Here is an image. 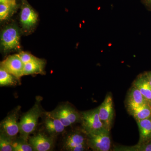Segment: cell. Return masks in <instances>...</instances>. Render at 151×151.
Returning <instances> with one entry per match:
<instances>
[{
    "label": "cell",
    "mask_w": 151,
    "mask_h": 151,
    "mask_svg": "<svg viewBox=\"0 0 151 151\" xmlns=\"http://www.w3.org/2000/svg\"><path fill=\"white\" fill-rule=\"evenodd\" d=\"M125 103L127 110L145 104H150L139 90L133 85L128 92Z\"/></svg>",
    "instance_id": "11"
},
{
    "label": "cell",
    "mask_w": 151,
    "mask_h": 151,
    "mask_svg": "<svg viewBox=\"0 0 151 151\" xmlns=\"http://www.w3.org/2000/svg\"><path fill=\"white\" fill-rule=\"evenodd\" d=\"M45 124L47 131L52 134H60L64 131L65 127L56 118L46 115Z\"/></svg>",
    "instance_id": "16"
},
{
    "label": "cell",
    "mask_w": 151,
    "mask_h": 151,
    "mask_svg": "<svg viewBox=\"0 0 151 151\" xmlns=\"http://www.w3.org/2000/svg\"><path fill=\"white\" fill-rule=\"evenodd\" d=\"M80 122L82 131L86 134L104 128L99 117L98 107L93 110L81 112Z\"/></svg>",
    "instance_id": "5"
},
{
    "label": "cell",
    "mask_w": 151,
    "mask_h": 151,
    "mask_svg": "<svg viewBox=\"0 0 151 151\" xmlns=\"http://www.w3.org/2000/svg\"><path fill=\"white\" fill-rule=\"evenodd\" d=\"M41 113L39 105L36 103L22 117L19 124V133L23 140L27 141L29 135L35 131Z\"/></svg>",
    "instance_id": "1"
},
{
    "label": "cell",
    "mask_w": 151,
    "mask_h": 151,
    "mask_svg": "<svg viewBox=\"0 0 151 151\" xmlns=\"http://www.w3.org/2000/svg\"><path fill=\"white\" fill-rule=\"evenodd\" d=\"M19 109L9 114L1 123V134L12 139L20 132L19 124L18 122Z\"/></svg>",
    "instance_id": "8"
},
{
    "label": "cell",
    "mask_w": 151,
    "mask_h": 151,
    "mask_svg": "<svg viewBox=\"0 0 151 151\" xmlns=\"http://www.w3.org/2000/svg\"><path fill=\"white\" fill-rule=\"evenodd\" d=\"M139 132V139L138 144H145L151 141V117L136 121Z\"/></svg>",
    "instance_id": "14"
},
{
    "label": "cell",
    "mask_w": 151,
    "mask_h": 151,
    "mask_svg": "<svg viewBox=\"0 0 151 151\" xmlns=\"http://www.w3.org/2000/svg\"><path fill=\"white\" fill-rule=\"evenodd\" d=\"M151 105V86L144 73L138 76L133 83Z\"/></svg>",
    "instance_id": "13"
},
{
    "label": "cell",
    "mask_w": 151,
    "mask_h": 151,
    "mask_svg": "<svg viewBox=\"0 0 151 151\" xmlns=\"http://www.w3.org/2000/svg\"><path fill=\"white\" fill-rule=\"evenodd\" d=\"M127 111L136 121L151 117V105L150 104H145Z\"/></svg>",
    "instance_id": "17"
},
{
    "label": "cell",
    "mask_w": 151,
    "mask_h": 151,
    "mask_svg": "<svg viewBox=\"0 0 151 151\" xmlns=\"http://www.w3.org/2000/svg\"><path fill=\"white\" fill-rule=\"evenodd\" d=\"M20 21L23 29L26 31L32 29L36 24L37 14L27 0H20Z\"/></svg>",
    "instance_id": "7"
},
{
    "label": "cell",
    "mask_w": 151,
    "mask_h": 151,
    "mask_svg": "<svg viewBox=\"0 0 151 151\" xmlns=\"http://www.w3.org/2000/svg\"><path fill=\"white\" fill-rule=\"evenodd\" d=\"M0 3L7 4H18L16 0H0Z\"/></svg>",
    "instance_id": "25"
},
{
    "label": "cell",
    "mask_w": 151,
    "mask_h": 151,
    "mask_svg": "<svg viewBox=\"0 0 151 151\" xmlns=\"http://www.w3.org/2000/svg\"><path fill=\"white\" fill-rule=\"evenodd\" d=\"M18 55L21 60L22 62L24 64H26L28 63L31 62L33 60L38 59L37 58L34 56L33 55L26 52L22 51L20 52Z\"/></svg>",
    "instance_id": "23"
},
{
    "label": "cell",
    "mask_w": 151,
    "mask_h": 151,
    "mask_svg": "<svg viewBox=\"0 0 151 151\" xmlns=\"http://www.w3.org/2000/svg\"><path fill=\"white\" fill-rule=\"evenodd\" d=\"M18 80L13 75L9 73L3 68H0V86H12L16 83Z\"/></svg>",
    "instance_id": "19"
},
{
    "label": "cell",
    "mask_w": 151,
    "mask_h": 151,
    "mask_svg": "<svg viewBox=\"0 0 151 151\" xmlns=\"http://www.w3.org/2000/svg\"><path fill=\"white\" fill-rule=\"evenodd\" d=\"M86 134L88 146L92 150L108 151L111 150L110 131L103 128Z\"/></svg>",
    "instance_id": "2"
},
{
    "label": "cell",
    "mask_w": 151,
    "mask_h": 151,
    "mask_svg": "<svg viewBox=\"0 0 151 151\" xmlns=\"http://www.w3.org/2000/svg\"><path fill=\"white\" fill-rule=\"evenodd\" d=\"M84 144H88L86 133L83 131L82 133L74 132L67 136L64 142V147L66 150L70 151L73 148Z\"/></svg>",
    "instance_id": "12"
},
{
    "label": "cell",
    "mask_w": 151,
    "mask_h": 151,
    "mask_svg": "<svg viewBox=\"0 0 151 151\" xmlns=\"http://www.w3.org/2000/svg\"><path fill=\"white\" fill-rule=\"evenodd\" d=\"M13 151H32L33 149L29 144H27L26 141L24 140L23 142H13Z\"/></svg>",
    "instance_id": "22"
},
{
    "label": "cell",
    "mask_w": 151,
    "mask_h": 151,
    "mask_svg": "<svg viewBox=\"0 0 151 151\" xmlns=\"http://www.w3.org/2000/svg\"><path fill=\"white\" fill-rule=\"evenodd\" d=\"M45 115L58 119L65 127L80 122V113L68 104L60 105L54 111L46 113Z\"/></svg>",
    "instance_id": "3"
},
{
    "label": "cell",
    "mask_w": 151,
    "mask_h": 151,
    "mask_svg": "<svg viewBox=\"0 0 151 151\" xmlns=\"http://www.w3.org/2000/svg\"><path fill=\"white\" fill-rule=\"evenodd\" d=\"M116 150L133 151H151V141L145 144L136 145L133 147H122Z\"/></svg>",
    "instance_id": "21"
},
{
    "label": "cell",
    "mask_w": 151,
    "mask_h": 151,
    "mask_svg": "<svg viewBox=\"0 0 151 151\" xmlns=\"http://www.w3.org/2000/svg\"><path fill=\"white\" fill-rule=\"evenodd\" d=\"M24 64L18 54L9 55L1 63V67L19 80L23 75Z\"/></svg>",
    "instance_id": "9"
},
{
    "label": "cell",
    "mask_w": 151,
    "mask_h": 151,
    "mask_svg": "<svg viewBox=\"0 0 151 151\" xmlns=\"http://www.w3.org/2000/svg\"><path fill=\"white\" fill-rule=\"evenodd\" d=\"M45 64V61L39 58L25 64L23 75L42 74Z\"/></svg>",
    "instance_id": "15"
},
{
    "label": "cell",
    "mask_w": 151,
    "mask_h": 151,
    "mask_svg": "<svg viewBox=\"0 0 151 151\" xmlns=\"http://www.w3.org/2000/svg\"><path fill=\"white\" fill-rule=\"evenodd\" d=\"M144 73L147 78L148 80L149 83H150L151 86V71L145 72Z\"/></svg>",
    "instance_id": "26"
},
{
    "label": "cell",
    "mask_w": 151,
    "mask_h": 151,
    "mask_svg": "<svg viewBox=\"0 0 151 151\" xmlns=\"http://www.w3.org/2000/svg\"><path fill=\"white\" fill-rule=\"evenodd\" d=\"M20 33L19 29L14 25L8 26L2 31L1 35V47L7 52L16 49L19 45Z\"/></svg>",
    "instance_id": "4"
},
{
    "label": "cell",
    "mask_w": 151,
    "mask_h": 151,
    "mask_svg": "<svg viewBox=\"0 0 151 151\" xmlns=\"http://www.w3.org/2000/svg\"><path fill=\"white\" fill-rule=\"evenodd\" d=\"M18 4H7L0 3V20L1 21L9 18L18 8Z\"/></svg>",
    "instance_id": "18"
},
{
    "label": "cell",
    "mask_w": 151,
    "mask_h": 151,
    "mask_svg": "<svg viewBox=\"0 0 151 151\" xmlns=\"http://www.w3.org/2000/svg\"><path fill=\"white\" fill-rule=\"evenodd\" d=\"M29 144L35 151H48L52 148L53 141L52 138L49 137L42 134H38L29 139Z\"/></svg>",
    "instance_id": "10"
},
{
    "label": "cell",
    "mask_w": 151,
    "mask_h": 151,
    "mask_svg": "<svg viewBox=\"0 0 151 151\" xmlns=\"http://www.w3.org/2000/svg\"><path fill=\"white\" fill-rule=\"evenodd\" d=\"M98 113L103 127L111 131L114 119V108L113 98L111 94L106 95L105 100L98 107Z\"/></svg>",
    "instance_id": "6"
},
{
    "label": "cell",
    "mask_w": 151,
    "mask_h": 151,
    "mask_svg": "<svg viewBox=\"0 0 151 151\" xmlns=\"http://www.w3.org/2000/svg\"><path fill=\"white\" fill-rule=\"evenodd\" d=\"M12 139L1 134L0 136V151H13Z\"/></svg>",
    "instance_id": "20"
},
{
    "label": "cell",
    "mask_w": 151,
    "mask_h": 151,
    "mask_svg": "<svg viewBox=\"0 0 151 151\" xmlns=\"http://www.w3.org/2000/svg\"><path fill=\"white\" fill-rule=\"evenodd\" d=\"M141 1L146 8L151 11V0H141Z\"/></svg>",
    "instance_id": "24"
}]
</instances>
